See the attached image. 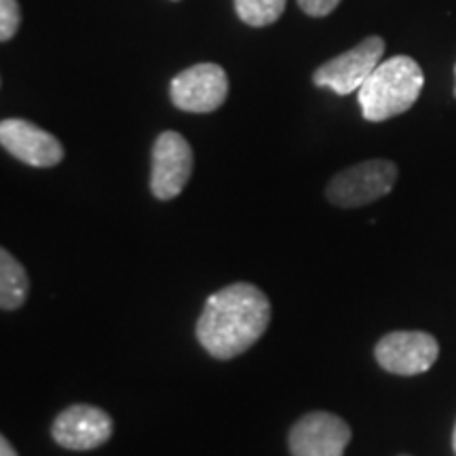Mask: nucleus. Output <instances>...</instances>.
<instances>
[{
	"label": "nucleus",
	"mask_w": 456,
	"mask_h": 456,
	"mask_svg": "<svg viewBox=\"0 0 456 456\" xmlns=\"http://www.w3.org/2000/svg\"><path fill=\"white\" fill-rule=\"evenodd\" d=\"M271 317V300L258 285L231 283L205 300L195 334L209 355L228 362L252 349L269 330Z\"/></svg>",
	"instance_id": "nucleus-1"
},
{
	"label": "nucleus",
	"mask_w": 456,
	"mask_h": 456,
	"mask_svg": "<svg viewBox=\"0 0 456 456\" xmlns=\"http://www.w3.org/2000/svg\"><path fill=\"white\" fill-rule=\"evenodd\" d=\"M423 85V68L412 57L395 55L380 61L357 91L363 118L370 123H383L408 112L419 100Z\"/></svg>",
	"instance_id": "nucleus-2"
},
{
	"label": "nucleus",
	"mask_w": 456,
	"mask_h": 456,
	"mask_svg": "<svg viewBox=\"0 0 456 456\" xmlns=\"http://www.w3.org/2000/svg\"><path fill=\"white\" fill-rule=\"evenodd\" d=\"M399 175L389 159H370L338 171L326 188L328 201L342 209H355L389 195Z\"/></svg>",
	"instance_id": "nucleus-3"
},
{
	"label": "nucleus",
	"mask_w": 456,
	"mask_h": 456,
	"mask_svg": "<svg viewBox=\"0 0 456 456\" xmlns=\"http://www.w3.org/2000/svg\"><path fill=\"white\" fill-rule=\"evenodd\" d=\"M195 167V155L184 135L163 131L151 152V192L159 201H171L184 191Z\"/></svg>",
	"instance_id": "nucleus-4"
},
{
	"label": "nucleus",
	"mask_w": 456,
	"mask_h": 456,
	"mask_svg": "<svg viewBox=\"0 0 456 456\" xmlns=\"http://www.w3.org/2000/svg\"><path fill=\"white\" fill-rule=\"evenodd\" d=\"M385 41L380 37H368L345 53L332 57L313 74V83L322 89H332L338 95L359 91L368 77L383 61Z\"/></svg>",
	"instance_id": "nucleus-5"
},
{
	"label": "nucleus",
	"mask_w": 456,
	"mask_h": 456,
	"mask_svg": "<svg viewBox=\"0 0 456 456\" xmlns=\"http://www.w3.org/2000/svg\"><path fill=\"white\" fill-rule=\"evenodd\" d=\"M374 357L389 374L416 376L433 368L440 357V342L420 330H397L376 342Z\"/></svg>",
	"instance_id": "nucleus-6"
},
{
	"label": "nucleus",
	"mask_w": 456,
	"mask_h": 456,
	"mask_svg": "<svg viewBox=\"0 0 456 456\" xmlns=\"http://www.w3.org/2000/svg\"><path fill=\"white\" fill-rule=\"evenodd\" d=\"M351 427L338 414L313 410L300 416L288 436L292 456H342L351 442Z\"/></svg>",
	"instance_id": "nucleus-7"
},
{
	"label": "nucleus",
	"mask_w": 456,
	"mask_h": 456,
	"mask_svg": "<svg viewBox=\"0 0 456 456\" xmlns=\"http://www.w3.org/2000/svg\"><path fill=\"white\" fill-rule=\"evenodd\" d=\"M169 95L178 110L208 114L218 110L228 98V77L224 68L212 61L195 64L174 77Z\"/></svg>",
	"instance_id": "nucleus-8"
},
{
	"label": "nucleus",
	"mask_w": 456,
	"mask_h": 456,
	"mask_svg": "<svg viewBox=\"0 0 456 456\" xmlns=\"http://www.w3.org/2000/svg\"><path fill=\"white\" fill-rule=\"evenodd\" d=\"M114 433L112 416L91 403H74L61 410L51 425L55 444L66 450H95L110 440Z\"/></svg>",
	"instance_id": "nucleus-9"
},
{
	"label": "nucleus",
	"mask_w": 456,
	"mask_h": 456,
	"mask_svg": "<svg viewBox=\"0 0 456 456\" xmlns=\"http://www.w3.org/2000/svg\"><path fill=\"white\" fill-rule=\"evenodd\" d=\"M0 144L17 161L47 169L64 161V146L53 134L26 118H4L0 123Z\"/></svg>",
	"instance_id": "nucleus-10"
},
{
	"label": "nucleus",
	"mask_w": 456,
	"mask_h": 456,
	"mask_svg": "<svg viewBox=\"0 0 456 456\" xmlns=\"http://www.w3.org/2000/svg\"><path fill=\"white\" fill-rule=\"evenodd\" d=\"M30 279L20 260L7 248L0 249V309L17 311L26 305Z\"/></svg>",
	"instance_id": "nucleus-11"
},
{
	"label": "nucleus",
	"mask_w": 456,
	"mask_h": 456,
	"mask_svg": "<svg viewBox=\"0 0 456 456\" xmlns=\"http://www.w3.org/2000/svg\"><path fill=\"white\" fill-rule=\"evenodd\" d=\"M288 0H235V11L243 24L265 28L283 15Z\"/></svg>",
	"instance_id": "nucleus-12"
},
{
	"label": "nucleus",
	"mask_w": 456,
	"mask_h": 456,
	"mask_svg": "<svg viewBox=\"0 0 456 456\" xmlns=\"http://www.w3.org/2000/svg\"><path fill=\"white\" fill-rule=\"evenodd\" d=\"M21 26V9L17 0H0V41L9 43Z\"/></svg>",
	"instance_id": "nucleus-13"
},
{
	"label": "nucleus",
	"mask_w": 456,
	"mask_h": 456,
	"mask_svg": "<svg viewBox=\"0 0 456 456\" xmlns=\"http://www.w3.org/2000/svg\"><path fill=\"white\" fill-rule=\"evenodd\" d=\"M338 4L340 0H298V7L309 17H328Z\"/></svg>",
	"instance_id": "nucleus-14"
},
{
	"label": "nucleus",
	"mask_w": 456,
	"mask_h": 456,
	"mask_svg": "<svg viewBox=\"0 0 456 456\" xmlns=\"http://www.w3.org/2000/svg\"><path fill=\"white\" fill-rule=\"evenodd\" d=\"M0 456H20L15 452V448L11 446V442L4 436L0 437Z\"/></svg>",
	"instance_id": "nucleus-15"
},
{
	"label": "nucleus",
	"mask_w": 456,
	"mask_h": 456,
	"mask_svg": "<svg viewBox=\"0 0 456 456\" xmlns=\"http://www.w3.org/2000/svg\"><path fill=\"white\" fill-rule=\"evenodd\" d=\"M452 448H454V454H456V425H454V433H452Z\"/></svg>",
	"instance_id": "nucleus-16"
},
{
	"label": "nucleus",
	"mask_w": 456,
	"mask_h": 456,
	"mask_svg": "<svg viewBox=\"0 0 456 456\" xmlns=\"http://www.w3.org/2000/svg\"><path fill=\"white\" fill-rule=\"evenodd\" d=\"M454 78H456V66H454ZM454 98H456V85H454Z\"/></svg>",
	"instance_id": "nucleus-17"
}]
</instances>
